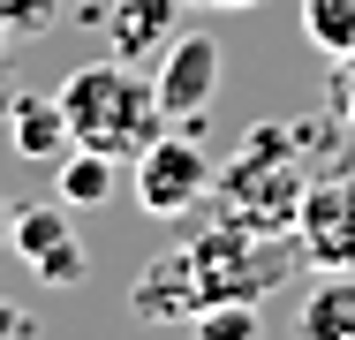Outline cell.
Returning a JSON list of instances; mask_svg holds the SVG:
<instances>
[{"label": "cell", "instance_id": "obj_1", "mask_svg": "<svg viewBox=\"0 0 355 340\" xmlns=\"http://www.w3.org/2000/svg\"><path fill=\"white\" fill-rule=\"evenodd\" d=\"M310 151L295 144L287 121H265V129L242 136V151L212 167V197L219 219H242L257 235H295V212H302V189H310Z\"/></svg>", "mask_w": 355, "mask_h": 340}, {"label": "cell", "instance_id": "obj_2", "mask_svg": "<svg viewBox=\"0 0 355 340\" xmlns=\"http://www.w3.org/2000/svg\"><path fill=\"white\" fill-rule=\"evenodd\" d=\"M61 106H69V136L83 151H106V159H137L151 136L166 129V106L151 91V68L129 61H83L61 83Z\"/></svg>", "mask_w": 355, "mask_h": 340}, {"label": "cell", "instance_id": "obj_3", "mask_svg": "<svg viewBox=\"0 0 355 340\" xmlns=\"http://www.w3.org/2000/svg\"><path fill=\"white\" fill-rule=\"evenodd\" d=\"M129 189H137V204L151 219H189V204L212 197V151L189 129H159L129 159Z\"/></svg>", "mask_w": 355, "mask_h": 340}, {"label": "cell", "instance_id": "obj_4", "mask_svg": "<svg viewBox=\"0 0 355 340\" xmlns=\"http://www.w3.org/2000/svg\"><path fill=\"white\" fill-rule=\"evenodd\" d=\"M295 250L310 272H355V167L310 174L295 212Z\"/></svg>", "mask_w": 355, "mask_h": 340}, {"label": "cell", "instance_id": "obj_5", "mask_svg": "<svg viewBox=\"0 0 355 340\" xmlns=\"http://www.w3.org/2000/svg\"><path fill=\"white\" fill-rule=\"evenodd\" d=\"M151 91H159L166 121H197L219 99V38L212 31H174L166 53L151 61Z\"/></svg>", "mask_w": 355, "mask_h": 340}, {"label": "cell", "instance_id": "obj_6", "mask_svg": "<svg viewBox=\"0 0 355 340\" xmlns=\"http://www.w3.org/2000/svg\"><path fill=\"white\" fill-rule=\"evenodd\" d=\"M8 250L38 272L46 287H76V280L91 272V257H83V242H76L69 204H61V197H46V204H15V235H8Z\"/></svg>", "mask_w": 355, "mask_h": 340}, {"label": "cell", "instance_id": "obj_7", "mask_svg": "<svg viewBox=\"0 0 355 340\" xmlns=\"http://www.w3.org/2000/svg\"><path fill=\"white\" fill-rule=\"evenodd\" d=\"M205 303H212V295H205V280H197L189 242H182V250H159V257L129 280V310H137L144 325H189Z\"/></svg>", "mask_w": 355, "mask_h": 340}, {"label": "cell", "instance_id": "obj_8", "mask_svg": "<svg viewBox=\"0 0 355 340\" xmlns=\"http://www.w3.org/2000/svg\"><path fill=\"white\" fill-rule=\"evenodd\" d=\"M182 8L189 0H114V8H98V23H106V53L129 68H151L166 53V38L182 31Z\"/></svg>", "mask_w": 355, "mask_h": 340}, {"label": "cell", "instance_id": "obj_9", "mask_svg": "<svg viewBox=\"0 0 355 340\" xmlns=\"http://www.w3.org/2000/svg\"><path fill=\"white\" fill-rule=\"evenodd\" d=\"M8 144H15L23 159H61L76 144L61 91H15V106H8Z\"/></svg>", "mask_w": 355, "mask_h": 340}, {"label": "cell", "instance_id": "obj_10", "mask_svg": "<svg viewBox=\"0 0 355 340\" xmlns=\"http://www.w3.org/2000/svg\"><path fill=\"white\" fill-rule=\"evenodd\" d=\"M53 167H61V174H53V197L69 204V212L114 204V189H121V159H106V151H83V144H69Z\"/></svg>", "mask_w": 355, "mask_h": 340}, {"label": "cell", "instance_id": "obj_11", "mask_svg": "<svg viewBox=\"0 0 355 340\" xmlns=\"http://www.w3.org/2000/svg\"><path fill=\"white\" fill-rule=\"evenodd\" d=\"M295 340H355V272H325V280L302 295Z\"/></svg>", "mask_w": 355, "mask_h": 340}, {"label": "cell", "instance_id": "obj_12", "mask_svg": "<svg viewBox=\"0 0 355 340\" xmlns=\"http://www.w3.org/2000/svg\"><path fill=\"white\" fill-rule=\"evenodd\" d=\"M189 333L197 340H265V310L250 295H227V303H205L189 318Z\"/></svg>", "mask_w": 355, "mask_h": 340}, {"label": "cell", "instance_id": "obj_13", "mask_svg": "<svg viewBox=\"0 0 355 340\" xmlns=\"http://www.w3.org/2000/svg\"><path fill=\"white\" fill-rule=\"evenodd\" d=\"M302 38L318 53H355V0H302Z\"/></svg>", "mask_w": 355, "mask_h": 340}, {"label": "cell", "instance_id": "obj_14", "mask_svg": "<svg viewBox=\"0 0 355 340\" xmlns=\"http://www.w3.org/2000/svg\"><path fill=\"white\" fill-rule=\"evenodd\" d=\"M0 23H8V38H46L61 23V0H0Z\"/></svg>", "mask_w": 355, "mask_h": 340}, {"label": "cell", "instance_id": "obj_15", "mask_svg": "<svg viewBox=\"0 0 355 340\" xmlns=\"http://www.w3.org/2000/svg\"><path fill=\"white\" fill-rule=\"evenodd\" d=\"M333 114H340V129L355 136V53H340V76H333Z\"/></svg>", "mask_w": 355, "mask_h": 340}, {"label": "cell", "instance_id": "obj_16", "mask_svg": "<svg viewBox=\"0 0 355 340\" xmlns=\"http://www.w3.org/2000/svg\"><path fill=\"white\" fill-rule=\"evenodd\" d=\"M15 325H38L31 310H15V303H0V333H15Z\"/></svg>", "mask_w": 355, "mask_h": 340}, {"label": "cell", "instance_id": "obj_17", "mask_svg": "<svg viewBox=\"0 0 355 340\" xmlns=\"http://www.w3.org/2000/svg\"><path fill=\"white\" fill-rule=\"evenodd\" d=\"M8 106H15V68L0 61V121H8Z\"/></svg>", "mask_w": 355, "mask_h": 340}, {"label": "cell", "instance_id": "obj_18", "mask_svg": "<svg viewBox=\"0 0 355 340\" xmlns=\"http://www.w3.org/2000/svg\"><path fill=\"white\" fill-rule=\"evenodd\" d=\"M8 235H15V204L0 197V250H8Z\"/></svg>", "mask_w": 355, "mask_h": 340}, {"label": "cell", "instance_id": "obj_19", "mask_svg": "<svg viewBox=\"0 0 355 340\" xmlns=\"http://www.w3.org/2000/svg\"><path fill=\"white\" fill-rule=\"evenodd\" d=\"M189 8H257V0H189Z\"/></svg>", "mask_w": 355, "mask_h": 340}, {"label": "cell", "instance_id": "obj_20", "mask_svg": "<svg viewBox=\"0 0 355 340\" xmlns=\"http://www.w3.org/2000/svg\"><path fill=\"white\" fill-rule=\"evenodd\" d=\"M0 340H38V325H15V333H0Z\"/></svg>", "mask_w": 355, "mask_h": 340}, {"label": "cell", "instance_id": "obj_21", "mask_svg": "<svg viewBox=\"0 0 355 340\" xmlns=\"http://www.w3.org/2000/svg\"><path fill=\"white\" fill-rule=\"evenodd\" d=\"M0 46H8V23H0Z\"/></svg>", "mask_w": 355, "mask_h": 340}]
</instances>
